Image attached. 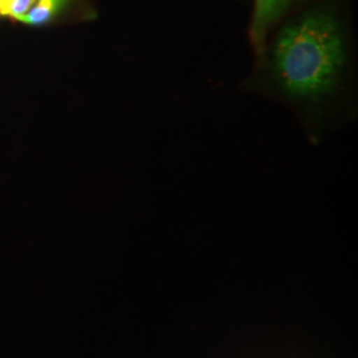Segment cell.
Returning a JSON list of instances; mask_svg holds the SVG:
<instances>
[{"mask_svg":"<svg viewBox=\"0 0 358 358\" xmlns=\"http://www.w3.org/2000/svg\"><path fill=\"white\" fill-rule=\"evenodd\" d=\"M66 1L68 0H36L23 22L32 26L47 24L63 10Z\"/></svg>","mask_w":358,"mask_h":358,"instance_id":"2","label":"cell"},{"mask_svg":"<svg viewBox=\"0 0 358 358\" xmlns=\"http://www.w3.org/2000/svg\"><path fill=\"white\" fill-rule=\"evenodd\" d=\"M341 27L331 13H307L282 28L273 43L269 72L288 99L319 101L332 93L345 66Z\"/></svg>","mask_w":358,"mask_h":358,"instance_id":"1","label":"cell"},{"mask_svg":"<svg viewBox=\"0 0 358 358\" xmlns=\"http://www.w3.org/2000/svg\"><path fill=\"white\" fill-rule=\"evenodd\" d=\"M7 3H8V0H0V15H1V13H3V10L6 8Z\"/></svg>","mask_w":358,"mask_h":358,"instance_id":"5","label":"cell"},{"mask_svg":"<svg viewBox=\"0 0 358 358\" xmlns=\"http://www.w3.org/2000/svg\"><path fill=\"white\" fill-rule=\"evenodd\" d=\"M282 6V0H256L255 22L252 28L256 44H260L266 27L276 17Z\"/></svg>","mask_w":358,"mask_h":358,"instance_id":"3","label":"cell"},{"mask_svg":"<svg viewBox=\"0 0 358 358\" xmlns=\"http://www.w3.org/2000/svg\"><path fill=\"white\" fill-rule=\"evenodd\" d=\"M36 3V0H8L6 8L3 10V16H10L16 20L23 22L28 11L32 8V6Z\"/></svg>","mask_w":358,"mask_h":358,"instance_id":"4","label":"cell"}]
</instances>
